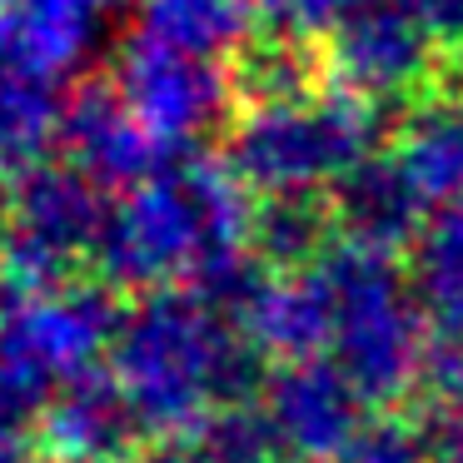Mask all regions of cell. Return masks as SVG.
<instances>
[{
  "label": "cell",
  "instance_id": "obj_1",
  "mask_svg": "<svg viewBox=\"0 0 463 463\" xmlns=\"http://www.w3.org/2000/svg\"><path fill=\"white\" fill-rule=\"evenodd\" d=\"M364 145V115L349 95H274L244 120L240 155L264 180H309L339 170Z\"/></svg>",
  "mask_w": 463,
  "mask_h": 463
},
{
  "label": "cell",
  "instance_id": "obj_2",
  "mask_svg": "<svg viewBox=\"0 0 463 463\" xmlns=\"http://www.w3.org/2000/svg\"><path fill=\"white\" fill-rule=\"evenodd\" d=\"M433 41L439 35L403 0H369L329 31V61L349 90L399 95L429 75Z\"/></svg>",
  "mask_w": 463,
  "mask_h": 463
},
{
  "label": "cell",
  "instance_id": "obj_3",
  "mask_svg": "<svg viewBox=\"0 0 463 463\" xmlns=\"http://www.w3.org/2000/svg\"><path fill=\"white\" fill-rule=\"evenodd\" d=\"M120 100L155 135H190L220 110L224 75L210 55H190L135 35L120 61Z\"/></svg>",
  "mask_w": 463,
  "mask_h": 463
},
{
  "label": "cell",
  "instance_id": "obj_4",
  "mask_svg": "<svg viewBox=\"0 0 463 463\" xmlns=\"http://www.w3.org/2000/svg\"><path fill=\"white\" fill-rule=\"evenodd\" d=\"M120 0H0V75L55 85L95 51Z\"/></svg>",
  "mask_w": 463,
  "mask_h": 463
},
{
  "label": "cell",
  "instance_id": "obj_5",
  "mask_svg": "<svg viewBox=\"0 0 463 463\" xmlns=\"http://www.w3.org/2000/svg\"><path fill=\"white\" fill-rule=\"evenodd\" d=\"M135 5H140V35L210 61L240 51L254 35L250 0H135Z\"/></svg>",
  "mask_w": 463,
  "mask_h": 463
},
{
  "label": "cell",
  "instance_id": "obj_6",
  "mask_svg": "<svg viewBox=\"0 0 463 463\" xmlns=\"http://www.w3.org/2000/svg\"><path fill=\"white\" fill-rule=\"evenodd\" d=\"M413 160H419L413 170L439 184L463 180V100L433 105V110L419 115V125H413Z\"/></svg>",
  "mask_w": 463,
  "mask_h": 463
},
{
  "label": "cell",
  "instance_id": "obj_7",
  "mask_svg": "<svg viewBox=\"0 0 463 463\" xmlns=\"http://www.w3.org/2000/svg\"><path fill=\"white\" fill-rule=\"evenodd\" d=\"M359 5H369V0H269V21L289 41H304V35H329Z\"/></svg>",
  "mask_w": 463,
  "mask_h": 463
},
{
  "label": "cell",
  "instance_id": "obj_8",
  "mask_svg": "<svg viewBox=\"0 0 463 463\" xmlns=\"http://www.w3.org/2000/svg\"><path fill=\"white\" fill-rule=\"evenodd\" d=\"M439 41H463V0H403Z\"/></svg>",
  "mask_w": 463,
  "mask_h": 463
}]
</instances>
